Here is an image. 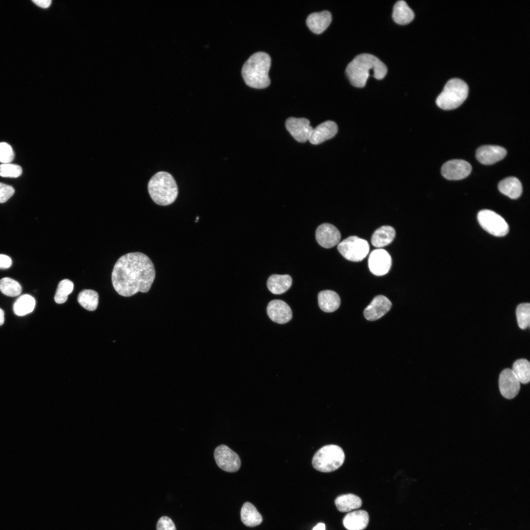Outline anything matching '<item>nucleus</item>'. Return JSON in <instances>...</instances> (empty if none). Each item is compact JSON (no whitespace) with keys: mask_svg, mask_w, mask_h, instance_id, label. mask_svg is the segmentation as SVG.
I'll return each instance as SVG.
<instances>
[{"mask_svg":"<svg viewBox=\"0 0 530 530\" xmlns=\"http://www.w3.org/2000/svg\"><path fill=\"white\" fill-rule=\"evenodd\" d=\"M156 272L153 262L145 254L135 252L120 257L115 264L111 281L120 295L129 297L138 292H147L154 281Z\"/></svg>","mask_w":530,"mask_h":530,"instance_id":"obj_1","label":"nucleus"},{"mask_svg":"<svg viewBox=\"0 0 530 530\" xmlns=\"http://www.w3.org/2000/svg\"><path fill=\"white\" fill-rule=\"evenodd\" d=\"M345 72L352 85L365 86L368 78L372 76L377 80L383 79L387 73L386 66L373 55L362 53L357 55L346 67Z\"/></svg>","mask_w":530,"mask_h":530,"instance_id":"obj_2","label":"nucleus"},{"mask_svg":"<svg viewBox=\"0 0 530 530\" xmlns=\"http://www.w3.org/2000/svg\"><path fill=\"white\" fill-rule=\"evenodd\" d=\"M271 58L266 53L256 52L246 61L241 69V75L245 83L250 87L262 89L270 83L268 71Z\"/></svg>","mask_w":530,"mask_h":530,"instance_id":"obj_3","label":"nucleus"},{"mask_svg":"<svg viewBox=\"0 0 530 530\" xmlns=\"http://www.w3.org/2000/svg\"><path fill=\"white\" fill-rule=\"evenodd\" d=\"M148 189L152 199L157 204L167 206L176 199L178 191L176 183L169 173L160 171L150 180Z\"/></svg>","mask_w":530,"mask_h":530,"instance_id":"obj_4","label":"nucleus"},{"mask_svg":"<svg viewBox=\"0 0 530 530\" xmlns=\"http://www.w3.org/2000/svg\"><path fill=\"white\" fill-rule=\"evenodd\" d=\"M469 91L467 83L459 79H452L446 84L437 97L436 103L441 108L450 110L459 107L465 101Z\"/></svg>","mask_w":530,"mask_h":530,"instance_id":"obj_5","label":"nucleus"},{"mask_svg":"<svg viewBox=\"0 0 530 530\" xmlns=\"http://www.w3.org/2000/svg\"><path fill=\"white\" fill-rule=\"evenodd\" d=\"M344 453L336 445H326L318 450L313 456L312 464L317 470L325 473L336 470L343 464Z\"/></svg>","mask_w":530,"mask_h":530,"instance_id":"obj_6","label":"nucleus"},{"mask_svg":"<svg viewBox=\"0 0 530 530\" xmlns=\"http://www.w3.org/2000/svg\"><path fill=\"white\" fill-rule=\"evenodd\" d=\"M337 248L345 259L357 262L362 261L367 256L370 245L366 240L352 236L339 243Z\"/></svg>","mask_w":530,"mask_h":530,"instance_id":"obj_7","label":"nucleus"},{"mask_svg":"<svg viewBox=\"0 0 530 530\" xmlns=\"http://www.w3.org/2000/svg\"><path fill=\"white\" fill-rule=\"evenodd\" d=\"M481 227L490 234L496 237H503L509 231V226L505 220L495 212L489 210L479 211L477 216Z\"/></svg>","mask_w":530,"mask_h":530,"instance_id":"obj_8","label":"nucleus"},{"mask_svg":"<svg viewBox=\"0 0 530 530\" xmlns=\"http://www.w3.org/2000/svg\"><path fill=\"white\" fill-rule=\"evenodd\" d=\"M217 465L222 470L233 473L240 468L241 462L238 454L225 445H220L214 451Z\"/></svg>","mask_w":530,"mask_h":530,"instance_id":"obj_9","label":"nucleus"},{"mask_svg":"<svg viewBox=\"0 0 530 530\" xmlns=\"http://www.w3.org/2000/svg\"><path fill=\"white\" fill-rule=\"evenodd\" d=\"M368 265L371 272L374 275H385L389 272L392 265L391 257L383 249H375L370 254Z\"/></svg>","mask_w":530,"mask_h":530,"instance_id":"obj_10","label":"nucleus"},{"mask_svg":"<svg viewBox=\"0 0 530 530\" xmlns=\"http://www.w3.org/2000/svg\"><path fill=\"white\" fill-rule=\"evenodd\" d=\"M310 121L304 118L290 117L286 121L287 131L297 141L304 143L309 140L313 129Z\"/></svg>","mask_w":530,"mask_h":530,"instance_id":"obj_11","label":"nucleus"},{"mask_svg":"<svg viewBox=\"0 0 530 530\" xmlns=\"http://www.w3.org/2000/svg\"><path fill=\"white\" fill-rule=\"evenodd\" d=\"M471 170L472 166L468 162L462 159H452L443 165L441 173L448 180H458L467 177Z\"/></svg>","mask_w":530,"mask_h":530,"instance_id":"obj_12","label":"nucleus"},{"mask_svg":"<svg viewBox=\"0 0 530 530\" xmlns=\"http://www.w3.org/2000/svg\"><path fill=\"white\" fill-rule=\"evenodd\" d=\"M520 383L511 369H505L500 374L499 389L501 395L505 398L512 399L517 395L520 389Z\"/></svg>","mask_w":530,"mask_h":530,"instance_id":"obj_13","label":"nucleus"},{"mask_svg":"<svg viewBox=\"0 0 530 530\" xmlns=\"http://www.w3.org/2000/svg\"><path fill=\"white\" fill-rule=\"evenodd\" d=\"M341 235L339 230L332 224L325 223L320 225L316 231V238L322 247L330 248L338 244Z\"/></svg>","mask_w":530,"mask_h":530,"instance_id":"obj_14","label":"nucleus"},{"mask_svg":"<svg viewBox=\"0 0 530 530\" xmlns=\"http://www.w3.org/2000/svg\"><path fill=\"white\" fill-rule=\"evenodd\" d=\"M391 306L392 303L388 298L382 295H377L364 310V317L368 320H376L388 313Z\"/></svg>","mask_w":530,"mask_h":530,"instance_id":"obj_15","label":"nucleus"},{"mask_svg":"<svg viewBox=\"0 0 530 530\" xmlns=\"http://www.w3.org/2000/svg\"><path fill=\"white\" fill-rule=\"evenodd\" d=\"M267 314L268 317L274 322L284 324L292 318V312L290 306L285 301L275 299L267 305Z\"/></svg>","mask_w":530,"mask_h":530,"instance_id":"obj_16","label":"nucleus"},{"mask_svg":"<svg viewBox=\"0 0 530 530\" xmlns=\"http://www.w3.org/2000/svg\"><path fill=\"white\" fill-rule=\"evenodd\" d=\"M506 154V150L501 146L484 145L477 149L476 156L481 163L490 165L503 159Z\"/></svg>","mask_w":530,"mask_h":530,"instance_id":"obj_17","label":"nucleus"},{"mask_svg":"<svg viewBox=\"0 0 530 530\" xmlns=\"http://www.w3.org/2000/svg\"><path fill=\"white\" fill-rule=\"evenodd\" d=\"M337 131L336 123L332 121H325L313 129L309 141L314 145L320 144L333 137Z\"/></svg>","mask_w":530,"mask_h":530,"instance_id":"obj_18","label":"nucleus"},{"mask_svg":"<svg viewBox=\"0 0 530 530\" xmlns=\"http://www.w3.org/2000/svg\"><path fill=\"white\" fill-rule=\"evenodd\" d=\"M332 21V15L328 11L310 14L306 20V24L309 29L316 34L323 32L330 25Z\"/></svg>","mask_w":530,"mask_h":530,"instance_id":"obj_19","label":"nucleus"},{"mask_svg":"<svg viewBox=\"0 0 530 530\" xmlns=\"http://www.w3.org/2000/svg\"><path fill=\"white\" fill-rule=\"evenodd\" d=\"M369 516L365 510H356L347 514L343 519V525L348 530H363L368 525Z\"/></svg>","mask_w":530,"mask_h":530,"instance_id":"obj_20","label":"nucleus"},{"mask_svg":"<svg viewBox=\"0 0 530 530\" xmlns=\"http://www.w3.org/2000/svg\"><path fill=\"white\" fill-rule=\"evenodd\" d=\"M318 303L320 309L327 313L333 312L339 307L341 299L337 292L331 290H324L318 294Z\"/></svg>","mask_w":530,"mask_h":530,"instance_id":"obj_21","label":"nucleus"},{"mask_svg":"<svg viewBox=\"0 0 530 530\" xmlns=\"http://www.w3.org/2000/svg\"><path fill=\"white\" fill-rule=\"evenodd\" d=\"M292 284V279L289 275L273 274L268 278L267 287L272 293L281 294L289 290Z\"/></svg>","mask_w":530,"mask_h":530,"instance_id":"obj_22","label":"nucleus"},{"mask_svg":"<svg viewBox=\"0 0 530 530\" xmlns=\"http://www.w3.org/2000/svg\"><path fill=\"white\" fill-rule=\"evenodd\" d=\"M499 191L512 199L519 198L522 192V186L516 177H509L502 180L498 185Z\"/></svg>","mask_w":530,"mask_h":530,"instance_id":"obj_23","label":"nucleus"},{"mask_svg":"<svg viewBox=\"0 0 530 530\" xmlns=\"http://www.w3.org/2000/svg\"><path fill=\"white\" fill-rule=\"evenodd\" d=\"M415 16L413 10L404 0H399L394 5L392 18L397 24L405 25L410 23Z\"/></svg>","mask_w":530,"mask_h":530,"instance_id":"obj_24","label":"nucleus"},{"mask_svg":"<svg viewBox=\"0 0 530 530\" xmlns=\"http://www.w3.org/2000/svg\"><path fill=\"white\" fill-rule=\"evenodd\" d=\"M395 236L396 231L393 227L389 225L382 226L374 232L371 242L376 247H383L391 243Z\"/></svg>","mask_w":530,"mask_h":530,"instance_id":"obj_25","label":"nucleus"},{"mask_svg":"<svg viewBox=\"0 0 530 530\" xmlns=\"http://www.w3.org/2000/svg\"><path fill=\"white\" fill-rule=\"evenodd\" d=\"M241 520L246 526L253 527L260 525L262 517L256 507L249 502L245 503L240 511Z\"/></svg>","mask_w":530,"mask_h":530,"instance_id":"obj_26","label":"nucleus"},{"mask_svg":"<svg viewBox=\"0 0 530 530\" xmlns=\"http://www.w3.org/2000/svg\"><path fill=\"white\" fill-rule=\"evenodd\" d=\"M335 504L338 510L345 512L360 507L362 502L358 496L353 494H347L338 496L335 501Z\"/></svg>","mask_w":530,"mask_h":530,"instance_id":"obj_27","label":"nucleus"},{"mask_svg":"<svg viewBox=\"0 0 530 530\" xmlns=\"http://www.w3.org/2000/svg\"><path fill=\"white\" fill-rule=\"evenodd\" d=\"M35 306V300L29 294L21 295L13 305V311L18 316H24L31 313Z\"/></svg>","mask_w":530,"mask_h":530,"instance_id":"obj_28","label":"nucleus"},{"mask_svg":"<svg viewBox=\"0 0 530 530\" xmlns=\"http://www.w3.org/2000/svg\"><path fill=\"white\" fill-rule=\"evenodd\" d=\"M78 301L87 310L94 311L98 305V293L92 290H83L78 294Z\"/></svg>","mask_w":530,"mask_h":530,"instance_id":"obj_29","label":"nucleus"},{"mask_svg":"<svg viewBox=\"0 0 530 530\" xmlns=\"http://www.w3.org/2000/svg\"><path fill=\"white\" fill-rule=\"evenodd\" d=\"M520 383L527 384L530 379V364L526 359L516 360L511 369Z\"/></svg>","mask_w":530,"mask_h":530,"instance_id":"obj_30","label":"nucleus"},{"mask_svg":"<svg viewBox=\"0 0 530 530\" xmlns=\"http://www.w3.org/2000/svg\"><path fill=\"white\" fill-rule=\"evenodd\" d=\"M0 291L7 296L14 297L21 293L22 287L16 280L9 277H4L0 280Z\"/></svg>","mask_w":530,"mask_h":530,"instance_id":"obj_31","label":"nucleus"},{"mask_svg":"<svg viewBox=\"0 0 530 530\" xmlns=\"http://www.w3.org/2000/svg\"><path fill=\"white\" fill-rule=\"evenodd\" d=\"M73 289L74 284L71 280L65 279L60 281L54 297L55 302L58 304L65 302L68 295L73 292Z\"/></svg>","mask_w":530,"mask_h":530,"instance_id":"obj_32","label":"nucleus"},{"mask_svg":"<svg viewBox=\"0 0 530 530\" xmlns=\"http://www.w3.org/2000/svg\"><path fill=\"white\" fill-rule=\"evenodd\" d=\"M516 313L519 327L522 329L528 327L530 322V303H523L518 305L516 308Z\"/></svg>","mask_w":530,"mask_h":530,"instance_id":"obj_33","label":"nucleus"},{"mask_svg":"<svg viewBox=\"0 0 530 530\" xmlns=\"http://www.w3.org/2000/svg\"><path fill=\"white\" fill-rule=\"evenodd\" d=\"M22 173L20 166L11 163H3L0 165V176L4 177L17 178Z\"/></svg>","mask_w":530,"mask_h":530,"instance_id":"obj_34","label":"nucleus"},{"mask_svg":"<svg viewBox=\"0 0 530 530\" xmlns=\"http://www.w3.org/2000/svg\"><path fill=\"white\" fill-rule=\"evenodd\" d=\"M14 158L12 147L6 142L0 143V162L9 163Z\"/></svg>","mask_w":530,"mask_h":530,"instance_id":"obj_35","label":"nucleus"},{"mask_svg":"<svg viewBox=\"0 0 530 530\" xmlns=\"http://www.w3.org/2000/svg\"><path fill=\"white\" fill-rule=\"evenodd\" d=\"M14 192V189L11 186L0 183V203L7 201Z\"/></svg>","mask_w":530,"mask_h":530,"instance_id":"obj_36","label":"nucleus"},{"mask_svg":"<svg viewBox=\"0 0 530 530\" xmlns=\"http://www.w3.org/2000/svg\"><path fill=\"white\" fill-rule=\"evenodd\" d=\"M157 530H176L173 521L167 516L159 519L157 524Z\"/></svg>","mask_w":530,"mask_h":530,"instance_id":"obj_37","label":"nucleus"},{"mask_svg":"<svg viewBox=\"0 0 530 530\" xmlns=\"http://www.w3.org/2000/svg\"><path fill=\"white\" fill-rule=\"evenodd\" d=\"M12 265L11 259L4 254H0V269H7Z\"/></svg>","mask_w":530,"mask_h":530,"instance_id":"obj_38","label":"nucleus"},{"mask_svg":"<svg viewBox=\"0 0 530 530\" xmlns=\"http://www.w3.org/2000/svg\"><path fill=\"white\" fill-rule=\"evenodd\" d=\"M32 1L37 5L44 8L49 7L52 2L51 0H33Z\"/></svg>","mask_w":530,"mask_h":530,"instance_id":"obj_39","label":"nucleus"},{"mask_svg":"<svg viewBox=\"0 0 530 530\" xmlns=\"http://www.w3.org/2000/svg\"><path fill=\"white\" fill-rule=\"evenodd\" d=\"M312 530H325V525L324 523H318L313 529Z\"/></svg>","mask_w":530,"mask_h":530,"instance_id":"obj_40","label":"nucleus"},{"mask_svg":"<svg viewBox=\"0 0 530 530\" xmlns=\"http://www.w3.org/2000/svg\"><path fill=\"white\" fill-rule=\"evenodd\" d=\"M4 321V311L0 308V326L2 325Z\"/></svg>","mask_w":530,"mask_h":530,"instance_id":"obj_41","label":"nucleus"}]
</instances>
